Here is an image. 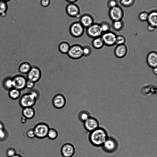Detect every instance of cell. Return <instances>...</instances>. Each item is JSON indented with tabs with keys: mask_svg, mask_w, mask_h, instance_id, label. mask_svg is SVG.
<instances>
[{
	"mask_svg": "<svg viewBox=\"0 0 157 157\" xmlns=\"http://www.w3.org/2000/svg\"><path fill=\"white\" fill-rule=\"evenodd\" d=\"M108 138L106 130L99 127L90 132L89 137L90 143L97 147L102 146Z\"/></svg>",
	"mask_w": 157,
	"mask_h": 157,
	"instance_id": "6da1fadb",
	"label": "cell"
},
{
	"mask_svg": "<svg viewBox=\"0 0 157 157\" xmlns=\"http://www.w3.org/2000/svg\"><path fill=\"white\" fill-rule=\"evenodd\" d=\"M40 96V93L35 89L24 94L20 98L19 104L22 108L33 107L36 104Z\"/></svg>",
	"mask_w": 157,
	"mask_h": 157,
	"instance_id": "7a4b0ae2",
	"label": "cell"
},
{
	"mask_svg": "<svg viewBox=\"0 0 157 157\" xmlns=\"http://www.w3.org/2000/svg\"><path fill=\"white\" fill-rule=\"evenodd\" d=\"M49 125L44 123H40L36 124L33 128L36 137L38 139H44L47 137L50 129Z\"/></svg>",
	"mask_w": 157,
	"mask_h": 157,
	"instance_id": "3957f363",
	"label": "cell"
},
{
	"mask_svg": "<svg viewBox=\"0 0 157 157\" xmlns=\"http://www.w3.org/2000/svg\"><path fill=\"white\" fill-rule=\"evenodd\" d=\"M85 32V28L79 21L72 23L69 28V33L73 37L78 38L82 36Z\"/></svg>",
	"mask_w": 157,
	"mask_h": 157,
	"instance_id": "277c9868",
	"label": "cell"
},
{
	"mask_svg": "<svg viewBox=\"0 0 157 157\" xmlns=\"http://www.w3.org/2000/svg\"><path fill=\"white\" fill-rule=\"evenodd\" d=\"M67 54L73 59H77L81 58L83 56L82 46L79 44L71 46Z\"/></svg>",
	"mask_w": 157,
	"mask_h": 157,
	"instance_id": "5b68a950",
	"label": "cell"
},
{
	"mask_svg": "<svg viewBox=\"0 0 157 157\" xmlns=\"http://www.w3.org/2000/svg\"><path fill=\"white\" fill-rule=\"evenodd\" d=\"M86 33L88 36L93 39L100 37L103 33L100 25L94 23L86 28Z\"/></svg>",
	"mask_w": 157,
	"mask_h": 157,
	"instance_id": "8992f818",
	"label": "cell"
},
{
	"mask_svg": "<svg viewBox=\"0 0 157 157\" xmlns=\"http://www.w3.org/2000/svg\"><path fill=\"white\" fill-rule=\"evenodd\" d=\"M41 76V73L40 69L36 67H33L26 74V78L27 79L36 83L40 81Z\"/></svg>",
	"mask_w": 157,
	"mask_h": 157,
	"instance_id": "52a82bcc",
	"label": "cell"
},
{
	"mask_svg": "<svg viewBox=\"0 0 157 157\" xmlns=\"http://www.w3.org/2000/svg\"><path fill=\"white\" fill-rule=\"evenodd\" d=\"M117 36L114 33L109 31L103 33L101 38L105 44L108 46H112L116 44Z\"/></svg>",
	"mask_w": 157,
	"mask_h": 157,
	"instance_id": "ba28073f",
	"label": "cell"
},
{
	"mask_svg": "<svg viewBox=\"0 0 157 157\" xmlns=\"http://www.w3.org/2000/svg\"><path fill=\"white\" fill-rule=\"evenodd\" d=\"M13 88L20 90L26 88V84L27 80L26 77L21 75H17L12 77Z\"/></svg>",
	"mask_w": 157,
	"mask_h": 157,
	"instance_id": "9c48e42d",
	"label": "cell"
},
{
	"mask_svg": "<svg viewBox=\"0 0 157 157\" xmlns=\"http://www.w3.org/2000/svg\"><path fill=\"white\" fill-rule=\"evenodd\" d=\"M102 147L103 150L106 152L112 153L117 149V144L113 138H108Z\"/></svg>",
	"mask_w": 157,
	"mask_h": 157,
	"instance_id": "30bf717a",
	"label": "cell"
},
{
	"mask_svg": "<svg viewBox=\"0 0 157 157\" xmlns=\"http://www.w3.org/2000/svg\"><path fill=\"white\" fill-rule=\"evenodd\" d=\"M75 152L74 146L71 143L64 144L61 148V153L63 157H72Z\"/></svg>",
	"mask_w": 157,
	"mask_h": 157,
	"instance_id": "8fae6325",
	"label": "cell"
},
{
	"mask_svg": "<svg viewBox=\"0 0 157 157\" xmlns=\"http://www.w3.org/2000/svg\"><path fill=\"white\" fill-rule=\"evenodd\" d=\"M110 18L113 21L121 20L124 15V12L120 7L117 6L110 8L109 12Z\"/></svg>",
	"mask_w": 157,
	"mask_h": 157,
	"instance_id": "7c38bea8",
	"label": "cell"
},
{
	"mask_svg": "<svg viewBox=\"0 0 157 157\" xmlns=\"http://www.w3.org/2000/svg\"><path fill=\"white\" fill-rule=\"evenodd\" d=\"M67 14L72 17H78L80 14V9L78 5L75 3H69L66 7Z\"/></svg>",
	"mask_w": 157,
	"mask_h": 157,
	"instance_id": "4fadbf2b",
	"label": "cell"
},
{
	"mask_svg": "<svg viewBox=\"0 0 157 157\" xmlns=\"http://www.w3.org/2000/svg\"><path fill=\"white\" fill-rule=\"evenodd\" d=\"M66 97L60 94H58L55 95L52 99L53 106L57 109H61L63 108L66 104Z\"/></svg>",
	"mask_w": 157,
	"mask_h": 157,
	"instance_id": "5bb4252c",
	"label": "cell"
},
{
	"mask_svg": "<svg viewBox=\"0 0 157 157\" xmlns=\"http://www.w3.org/2000/svg\"><path fill=\"white\" fill-rule=\"evenodd\" d=\"M83 125L86 130L90 132L99 127V123L96 118L90 117L83 122Z\"/></svg>",
	"mask_w": 157,
	"mask_h": 157,
	"instance_id": "9a60e30c",
	"label": "cell"
},
{
	"mask_svg": "<svg viewBox=\"0 0 157 157\" xmlns=\"http://www.w3.org/2000/svg\"><path fill=\"white\" fill-rule=\"evenodd\" d=\"M146 61L147 65L150 67L153 68L157 67V53L154 51L149 53L146 58Z\"/></svg>",
	"mask_w": 157,
	"mask_h": 157,
	"instance_id": "2e32d148",
	"label": "cell"
},
{
	"mask_svg": "<svg viewBox=\"0 0 157 157\" xmlns=\"http://www.w3.org/2000/svg\"><path fill=\"white\" fill-rule=\"evenodd\" d=\"M127 52V48L125 44L117 45L114 51L115 56L119 58H122L125 57Z\"/></svg>",
	"mask_w": 157,
	"mask_h": 157,
	"instance_id": "e0dca14e",
	"label": "cell"
},
{
	"mask_svg": "<svg viewBox=\"0 0 157 157\" xmlns=\"http://www.w3.org/2000/svg\"><path fill=\"white\" fill-rule=\"evenodd\" d=\"M79 22L86 29L94 23V20L91 16L85 14L80 16Z\"/></svg>",
	"mask_w": 157,
	"mask_h": 157,
	"instance_id": "ac0fdd59",
	"label": "cell"
},
{
	"mask_svg": "<svg viewBox=\"0 0 157 157\" xmlns=\"http://www.w3.org/2000/svg\"><path fill=\"white\" fill-rule=\"evenodd\" d=\"M22 113L23 117L26 119H31L35 116L36 112L33 107L23 108Z\"/></svg>",
	"mask_w": 157,
	"mask_h": 157,
	"instance_id": "d6986e66",
	"label": "cell"
},
{
	"mask_svg": "<svg viewBox=\"0 0 157 157\" xmlns=\"http://www.w3.org/2000/svg\"><path fill=\"white\" fill-rule=\"evenodd\" d=\"M31 64L27 61L22 62L18 67L19 72L23 74L26 75L32 68Z\"/></svg>",
	"mask_w": 157,
	"mask_h": 157,
	"instance_id": "ffe728a7",
	"label": "cell"
},
{
	"mask_svg": "<svg viewBox=\"0 0 157 157\" xmlns=\"http://www.w3.org/2000/svg\"><path fill=\"white\" fill-rule=\"evenodd\" d=\"M147 21L149 25L156 28L157 25V11H153L148 13Z\"/></svg>",
	"mask_w": 157,
	"mask_h": 157,
	"instance_id": "44dd1931",
	"label": "cell"
},
{
	"mask_svg": "<svg viewBox=\"0 0 157 157\" xmlns=\"http://www.w3.org/2000/svg\"><path fill=\"white\" fill-rule=\"evenodd\" d=\"M21 91L18 89L13 88L9 90V96L12 100H17L21 96Z\"/></svg>",
	"mask_w": 157,
	"mask_h": 157,
	"instance_id": "7402d4cb",
	"label": "cell"
},
{
	"mask_svg": "<svg viewBox=\"0 0 157 157\" xmlns=\"http://www.w3.org/2000/svg\"><path fill=\"white\" fill-rule=\"evenodd\" d=\"M92 47L96 49H100L102 48L104 44L101 37L93 39L92 41Z\"/></svg>",
	"mask_w": 157,
	"mask_h": 157,
	"instance_id": "603a6c76",
	"label": "cell"
},
{
	"mask_svg": "<svg viewBox=\"0 0 157 157\" xmlns=\"http://www.w3.org/2000/svg\"><path fill=\"white\" fill-rule=\"evenodd\" d=\"M70 44L67 42L63 41L60 43L58 46V50L63 54H67L71 47Z\"/></svg>",
	"mask_w": 157,
	"mask_h": 157,
	"instance_id": "cb8c5ba5",
	"label": "cell"
},
{
	"mask_svg": "<svg viewBox=\"0 0 157 157\" xmlns=\"http://www.w3.org/2000/svg\"><path fill=\"white\" fill-rule=\"evenodd\" d=\"M2 85L5 89L8 91L13 88L12 78L9 77L5 78L2 82Z\"/></svg>",
	"mask_w": 157,
	"mask_h": 157,
	"instance_id": "d4e9b609",
	"label": "cell"
},
{
	"mask_svg": "<svg viewBox=\"0 0 157 157\" xmlns=\"http://www.w3.org/2000/svg\"><path fill=\"white\" fill-rule=\"evenodd\" d=\"M7 2L2 0H0V16L5 17L8 10V6Z\"/></svg>",
	"mask_w": 157,
	"mask_h": 157,
	"instance_id": "484cf974",
	"label": "cell"
},
{
	"mask_svg": "<svg viewBox=\"0 0 157 157\" xmlns=\"http://www.w3.org/2000/svg\"><path fill=\"white\" fill-rule=\"evenodd\" d=\"M58 132L57 130L54 128H50L47 135V137L50 140H54L58 136Z\"/></svg>",
	"mask_w": 157,
	"mask_h": 157,
	"instance_id": "4316f807",
	"label": "cell"
},
{
	"mask_svg": "<svg viewBox=\"0 0 157 157\" xmlns=\"http://www.w3.org/2000/svg\"><path fill=\"white\" fill-rule=\"evenodd\" d=\"M90 117L89 113L85 111L80 112L78 114V117L79 120L84 122Z\"/></svg>",
	"mask_w": 157,
	"mask_h": 157,
	"instance_id": "83f0119b",
	"label": "cell"
},
{
	"mask_svg": "<svg viewBox=\"0 0 157 157\" xmlns=\"http://www.w3.org/2000/svg\"><path fill=\"white\" fill-rule=\"evenodd\" d=\"M123 23L121 20L113 21V28L117 31L121 30L123 28Z\"/></svg>",
	"mask_w": 157,
	"mask_h": 157,
	"instance_id": "f1b7e54d",
	"label": "cell"
},
{
	"mask_svg": "<svg viewBox=\"0 0 157 157\" xmlns=\"http://www.w3.org/2000/svg\"><path fill=\"white\" fill-rule=\"evenodd\" d=\"M83 56L89 57L91 54L92 50L90 45H86L82 47Z\"/></svg>",
	"mask_w": 157,
	"mask_h": 157,
	"instance_id": "f546056e",
	"label": "cell"
},
{
	"mask_svg": "<svg viewBox=\"0 0 157 157\" xmlns=\"http://www.w3.org/2000/svg\"><path fill=\"white\" fill-rule=\"evenodd\" d=\"M126 41L125 37L121 35L117 36L116 40V44L117 45L124 44Z\"/></svg>",
	"mask_w": 157,
	"mask_h": 157,
	"instance_id": "4dcf8cb0",
	"label": "cell"
},
{
	"mask_svg": "<svg viewBox=\"0 0 157 157\" xmlns=\"http://www.w3.org/2000/svg\"><path fill=\"white\" fill-rule=\"evenodd\" d=\"M135 1L134 0H121V3L122 6L125 7H129L132 5Z\"/></svg>",
	"mask_w": 157,
	"mask_h": 157,
	"instance_id": "1f68e13d",
	"label": "cell"
},
{
	"mask_svg": "<svg viewBox=\"0 0 157 157\" xmlns=\"http://www.w3.org/2000/svg\"><path fill=\"white\" fill-rule=\"evenodd\" d=\"M148 13L146 12H143L140 13L139 15V19L143 21H147Z\"/></svg>",
	"mask_w": 157,
	"mask_h": 157,
	"instance_id": "d6a6232c",
	"label": "cell"
},
{
	"mask_svg": "<svg viewBox=\"0 0 157 157\" xmlns=\"http://www.w3.org/2000/svg\"><path fill=\"white\" fill-rule=\"evenodd\" d=\"M16 154L15 150L13 148H9L6 151V155L8 157H12Z\"/></svg>",
	"mask_w": 157,
	"mask_h": 157,
	"instance_id": "836d02e7",
	"label": "cell"
},
{
	"mask_svg": "<svg viewBox=\"0 0 157 157\" xmlns=\"http://www.w3.org/2000/svg\"><path fill=\"white\" fill-rule=\"evenodd\" d=\"M35 83V82L31 81L27 79L26 84V88L29 90H32L34 88Z\"/></svg>",
	"mask_w": 157,
	"mask_h": 157,
	"instance_id": "e575fe53",
	"label": "cell"
},
{
	"mask_svg": "<svg viewBox=\"0 0 157 157\" xmlns=\"http://www.w3.org/2000/svg\"><path fill=\"white\" fill-rule=\"evenodd\" d=\"M27 136L30 139H33L36 137L33 128L28 129L26 132Z\"/></svg>",
	"mask_w": 157,
	"mask_h": 157,
	"instance_id": "d590c367",
	"label": "cell"
},
{
	"mask_svg": "<svg viewBox=\"0 0 157 157\" xmlns=\"http://www.w3.org/2000/svg\"><path fill=\"white\" fill-rule=\"evenodd\" d=\"M100 25L103 33L109 31L110 26L108 24L106 23H103Z\"/></svg>",
	"mask_w": 157,
	"mask_h": 157,
	"instance_id": "8d00e7d4",
	"label": "cell"
},
{
	"mask_svg": "<svg viewBox=\"0 0 157 157\" xmlns=\"http://www.w3.org/2000/svg\"><path fill=\"white\" fill-rule=\"evenodd\" d=\"M108 6L110 8L117 6V2L116 0H109L108 3Z\"/></svg>",
	"mask_w": 157,
	"mask_h": 157,
	"instance_id": "74e56055",
	"label": "cell"
},
{
	"mask_svg": "<svg viewBox=\"0 0 157 157\" xmlns=\"http://www.w3.org/2000/svg\"><path fill=\"white\" fill-rule=\"evenodd\" d=\"M40 3L42 7H46L50 5L51 0H41Z\"/></svg>",
	"mask_w": 157,
	"mask_h": 157,
	"instance_id": "f35d334b",
	"label": "cell"
},
{
	"mask_svg": "<svg viewBox=\"0 0 157 157\" xmlns=\"http://www.w3.org/2000/svg\"><path fill=\"white\" fill-rule=\"evenodd\" d=\"M7 132L5 129L0 131V140H2L6 138Z\"/></svg>",
	"mask_w": 157,
	"mask_h": 157,
	"instance_id": "ab89813d",
	"label": "cell"
},
{
	"mask_svg": "<svg viewBox=\"0 0 157 157\" xmlns=\"http://www.w3.org/2000/svg\"><path fill=\"white\" fill-rule=\"evenodd\" d=\"M155 27L150 25H149L147 27L148 30L150 32L153 31L155 30Z\"/></svg>",
	"mask_w": 157,
	"mask_h": 157,
	"instance_id": "60d3db41",
	"label": "cell"
},
{
	"mask_svg": "<svg viewBox=\"0 0 157 157\" xmlns=\"http://www.w3.org/2000/svg\"><path fill=\"white\" fill-rule=\"evenodd\" d=\"M5 129L3 123L0 121V131Z\"/></svg>",
	"mask_w": 157,
	"mask_h": 157,
	"instance_id": "b9f144b4",
	"label": "cell"
},
{
	"mask_svg": "<svg viewBox=\"0 0 157 157\" xmlns=\"http://www.w3.org/2000/svg\"><path fill=\"white\" fill-rule=\"evenodd\" d=\"M66 1L69 3H75L78 0H65Z\"/></svg>",
	"mask_w": 157,
	"mask_h": 157,
	"instance_id": "7bdbcfd3",
	"label": "cell"
},
{
	"mask_svg": "<svg viewBox=\"0 0 157 157\" xmlns=\"http://www.w3.org/2000/svg\"><path fill=\"white\" fill-rule=\"evenodd\" d=\"M153 71L154 73L156 75L157 74V67L153 68Z\"/></svg>",
	"mask_w": 157,
	"mask_h": 157,
	"instance_id": "ee69618b",
	"label": "cell"
},
{
	"mask_svg": "<svg viewBox=\"0 0 157 157\" xmlns=\"http://www.w3.org/2000/svg\"><path fill=\"white\" fill-rule=\"evenodd\" d=\"M12 157H22V156L19 154H16Z\"/></svg>",
	"mask_w": 157,
	"mask_h": 157,
	"instance_id": "f6af8a7d",
	"label": "cell"
},
{
	"mask_svg": "<svg viewBox=\"0 0 157 157\" xmlns=\"http://www.w3.org/2000/svg\"><path fill=\"white\" fill-rule=\"evenodd\" d=\"M2 0L7 2L10 1L11 0Z\"/></svg>",
	"mask_w": 157,
	"mask_h": 157,
	"instance_id": "bcb514c9",
	"label": "cell"
}]
</instances>
